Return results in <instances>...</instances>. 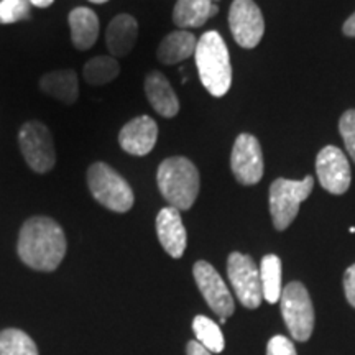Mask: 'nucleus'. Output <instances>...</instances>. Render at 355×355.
I'll use <instances>...</instances> for the list:
<instances>
[{
  "instance_id": "nucleus-7",
  "label": "nucleus",
  "mask_w": 355,
  "mask_h": 355,
  "mask_svg": "<svg viewBox=\"0 0 355 355\" xmlns=\"http://www.w3.org/2000/svg\"><path fill=\"white\" fill-rule=\"evenodd\" d=\"M19 145L25 162L35 173L43 175L55 168V141L50 128L43 122L32 121L24 123L19 132Z\"/></svg>"
},
{
  "instance_id": "nucleus-6",
  "label": "nucleus",
  "mask_w": 355,
  "mask_h": 355,
  "mask_svg": "<svg viewBox=\"0 0 355 355\" xmlns=\"http://www.w3.org/2000/svg\"><path fill=\"white\" fill-rule=\"evenodd\" d=\"M279 303H282V314L291 337L300 343H306L313 334L314 308L303 283H288L283 288Z\"/></svg>"
},
{
  "instance_id": "nucleus-2",
  "label": "nucleus",
  "mask_w": 355,
  "mask_h": 355,
  "mask_svg": "<svg viewBox=\"0 0 355 355\" xmlns=\"http://www.w3.org/2000/svg\"><path fill=\"white\" fill-rule=\"evenodd\" d=\"M194 60L206 91L214 97L227 94L232 86V64L227 44L216 30L206 32L198 40Z\"/></svg>"
},
{
  "instance_id": "nucleus-31",
  "label": "nucleus",
  "mask_w": 355,
  "mask_h": 355,
  "mask_svg": "<svg viewBox=\"0 0 355 355\" xmlns=\"http://www.w3.org/2000/svg\"><path fill=\"white\" fill-rule=\"evenodd\" d=\"M53 2H55V0H30V3H32L33 7H38V8L50 7Z\"/></svg>"
},
{
  "instance_id": "nucleus-14",
  "label": "nucleus",
  "mask_w": 355,
  "mask_h": 355,
  "mask_svg": "<svg viewBox=\"0 0 355 355\" xmlns=\"http://www.w3.org/2000/svg\"><path fill=\"white\" fill-rule=\"evenodd\" d=\"M157 235L162 247L173 259H181L188 243V235L180 211L175 207H163L157 216Z\"/></svg>"
},
{
  "instance_id": "nucleus-18",
  "label": "nucleus",
  "mask_w": 355,
  "mask_h": 355,
  "mask_svg": "<svg viewBox=\"0 0 355 355\" xmlns=\"http://www.w3.org/2000/svg\"><path fill=\"white\" fill-rule=\"evenodd\" d=\"M71 40H73L74 48L79 51H86L94 46L99 37V19L96 12L87 7H78L71 10L69 17Z\"/></svg>"
},
{
  "instance_id": "nucleus-20",
  "label": "nucleus",
  "mask_w": 355,
  "mask_h": 355,
  "mask_svg": "<svg viewBox=\"0 0 355 355\" xmlns=\"http://www.w3.org/2000/svg\"><path fill=\"white\" fill-rule=\"evenodd\" d=\"M219 7L212 0H178L173 10V21L181 30L199 28L217 15Z\"/></svg>"
},
{
  "instance_id": "nucleus-12",
  "label": "nucleus",
  "mask_w": 355,
  "mask_h": 355,
  "mask_svg": "<svg viewBox=\"0 0 355 355\" xmlns=\"http://www.w3.org/2000/svg\"><path fill=\"white\" fill-rule=\"evenodd\" d=\"M316 173L319 183L327 193L344 194L350 186V165L343 150L334 145L324 146L316 158Z\"/></svg>"
},
{
  "instance_id": "nucleus-25",
  "label": "nucleus",
  "mask_w": 355,
  "mask_h": 355,
  "mask_svg": "<svg viewBox=\"0 0 355 355\" xmlns=\"http://www.w3.org/2000/svg\"><path fill=\"white\" fill-rule=\"evenodd\" d=\"M32 3L30 0H2L0 2V24H17L20 20L30 19Z\"/></svg>"
},
{
  "instance_id": "nucleus-10",
  "label": "nucleus",
  "mask_w": 355,
  "mask_h": 355,
  "mask_svg": "<svg viewBox=\"0 0 355 355\" xmlns=\"http://www.w3.org/2000/svg\"><path fill=\"white\" fill-rule=\"evenodd\" d=\"M230 168L235 180L243 186L257 184L263 178V153L260 141L250 133H241L234 141Z\"/></svg>"
},
{
  "instance_id": "nucleus-4",
  "label": "nucleus",
  "mask_w": 355,
  "mask_h": 355,
  "mask_svg": "<svg viewBox=\"0 0 355 355\" xmlns=\"http://www.w3.org/2000/svg\"><path fill=\"white\" fill-rule=\"evenodd\" d=\"M87 188L101 206L114 212L132 209L135 196L130 184L104 162L92 163L87 170Z\"/></svg>"
},
{
  "instance_id": "nucleus-29",
  "label": "nucleus",
  "mask_w": 355,
  "mask_h": 355,
  "mask_svg": "<svg viewBox=\"0 0 355 355\" xmlns=\"http://www.w3.org/2000/svg\"><path fill=\"white\" fill-rule=\"evenodd\" d=\"M186 354L188 355H214V354H211L207 349H204L202 345L198 343V340H191V343H188Z\"/></svg>"
},
{
  "instance_id": "nucleus-22",
  "label": "nucleus",
  "mask_w": 355,
  "mask_h": 355,
  "mask_svg": "<svg viewBox=\"0 0 355 355\" xmlns=\"http://www.w3.org/2000/svg\"><path fill=\"white\" fill-rule=\"evenodd\" d=\"M121 73V64L114 56H96L84 64V81L91 86H104L112 83Z\"/></svg>"
},
{
  "instance_id": "nucleus-5",
  "label": "nucleus",
  "mask_w": 355,
  "mask_h": 355,
  "mask_svg": "<svg viewBox=\"0 0 355 355\" xmlns=\"http://www.w3.org/2000/svg\"><path fill=\"white\" fill-rule=\"evenodd\" d=\"M314 178L306 176L301 181L278 178L270 186V212L277 230H285L300 212V204L313 193Z\"/></svg>"
},
{
  "instance_id": "nucleus-9",
  "label": "nucleus",
  "mask_w": 355,
  "mask_h": 355,
  "mask_svg": "<svg viewBox=\"0 0 355 355\" xmlns=\"http://www.w3.org/2000/svg\"><path fill=\"white\" fill-rule=\"evenodd\" d=\"M229 26L235 43L252 50L261 42L265 20L254 0H234L229 10Z\"/></svg>"
},
{
  "instance_id": "nucleus-1",
  "label": "nucleus",
  "mask_w": 355,
  "mask_h": 355,
  "mask_svg": "<svg viewBox=\"0 0 355 355\" xmlns=\"http://www.w3.org/2000/svg\"><path fill=\"white\" fill-rule=\"evenodd\" d=\"M68 243L64 230L51 217L35 216L25 220L19 234L20 260L38 272H55L63 261Z\"/></svg>"
},
{
  "instance_id": "nucleus-11",
  "label": "nucleus",
  "mask_w": 355,
  "mask_h": 355,
  "mask_svg": "<svg viewBox=\"0 0 355 355\" xmlns=\"http://www.w3.org/2000/svg\"><path fill=\"white\" fill-rule=\"evenodd\" d=\"M193 275L201 295L219 318L227 319L234 313V298L227 285L209 261L199 260L193 266Z\"/></svg>"
},
{
  "instance_id": "nucleus-3",
  "label": "nucleus",
  "mask_w": 355,
  "mask_h": 355,
  "mask_svg": "<svg viewBox=\"0 0 355 355\" xmlns=\"http://www.w3.org/2000/svg\"><path fill=\"white\" fill-rule=\"evenodd\" d=\"M157 183L165 201L178 211H188L199 194V171L186 157H170L157 171Z\"/></svg>"
},
{
  "instance_id": "nucleus-21",
  "label": "nucleus",
  "mask_w": 355,
  "mask_h": 355,
  "mask_svg": "<svg viewBox=\"0 0 355 355\" xmlns=\"http://www.w3.org/2000/svg\"><path fill=\"white\" fill-rule=\"evenodd\" d=\"M260 278L261 290H263V298L270 304H275L282 298V260L277 255L270 254L261 259L260 265Z\"/></svg>"
},
{
  "instance_id": "nucleus-28",
  "label": "nucleus",
  "mask_w": 355,
  "mask_h": 355,
  "mask_svg": "<svg viewBox=\"0 0 355 355\" xmlns=\"http://www.w3.org/2000/svg\"><path fill=\"white\" fill-rule=\"evenodd\" d=\"M344 290H345V298L350 304L355 308V263L349 266L347 272L344 275Z\"/></svg>"
},
{
  "instance_id": "nucleus-15",
  "label": "nucleus",
  "mask_w": 355,
  "mask_h": 355,
  "mask_svg": "<svg viewBox=\"0 0 355 355\" xmlns=\"http://www.w3.org/2000/svg\"><path fill=\"white\" fill-rule=\"evenodd\" d=\"M144 87L155 112L165 119L176 117L180 112V99H178L176 92L173 91L165 74L159 73V71H152L150 74H146Z\"/></svg>"
},
{
  "instance_id": "nucleus-8",
  "label": "nucleus",
  "mask_w": 355,
  "mask_h": 355,
  "mask_svg": "<svg viewBox=\"0 0 355 355\" xmlns=\"http://www.w3.org/2000/svg\"><path fill=\"white\" fill-rule=\"evenodd\" d=\"M227 275L235 295L248 309L259 308L263 300L260 270L252 257L232 252L227 259Z\"/></svg>"
},
{
  "instance_id": "nucleus-16",
  "label": "nucleus",
  "mask_w": 355,
  "mask_h": 355,
  "mask_svg": "<svg viewBox=\"0 0 355 355\" xmlns=\"http://www.w3.org/2000/svg\"><path fill=\"white\" fill-rule=\"evenodd\" d=\"M139 38V24L128 13H121L110 20L105 32V43L110 51V56L117 58L127 56L135 46Z\"/></svg>"
},
{
  "instance_id": "nucleus-26",
  "label": "nucleus",
  "mask_w": 355,
  "mask_h": 355,
  "mask_svg": "<svg viewBox=\"0 0 355 355\" xmlns=\"http://www.w3.org/2000/svg\"><path fill=\"white\" fill-rule=\"evenodd\" d=\"M339 132L343 135L350 158L355 162V109H350L343 114L339 121Z\"/></svg>"
},
{
  "instance_id": "nucleus-23",
  "label": "nucleus",
  "mask_w": 355,
  "mask_h": 355,
  "mask_svg": "<svg viewBox=\"0 0 355 355\" xmlns=\"http://www.w3.org/2000/svg\"><path fill=\"white\" fill-rule=\"evenodd\" d=\"M193 331L198 343L201 344L204 349L209 350L211 354H220L222 350H224V336H222L219 324L212 321V319L206 316H196L193 321Z\"/></svg>"
},
{
  "instance_id": "nucleus-32",
  "label": "nucleus",
  "mask_w": 355,
  "mask_h": 355,
  "mask_svg": "<svg viewBox=\"0 0 355 355\" xmlns=\"http://www.w3.org/2000/svg\"><path fill=\"white\" fill-rule=\"evenodd\" d=\"M89 2H92V3H105V2H109V0H89Z\"/></svg>"
},
{
  "instance_id": "nucleus-24",
  "label": "nucleus",
  "mask_w": 355,
  "mask_h": 355,
  "mask_svg": "<svg viewBox=\"0 0 355 355\" xmlns=\"http://www.w3.org/2000/svg\"><path fill=\"white\" fill-rule=\"evenodd\" d=\"M0 355H40L38 347L26 332L6 329L0 332Z\"/></svg>"
},
{
  "instance_id": "nucleus-33",
  "label": "nucleus",
  "mask_w": 355,
  "mask_h": 355,
  "mask_svg": "<svg viewBox=\"0 0 355 355\" xmlns=\"http://www.w3.org/2000/svg\"><path fill=\"white\" fill-rule=\"evenodd\" d=\"M212 2H214V3H216V2H217V0H212Z\"/></svg>"
},
{
  "instance_id": "nucleus-30",
  "label": "nucleus",
  "mask_w": 355,
  "mask_h": 355,
  "mask_svg": "<svg viewBox=\"0 0 355 355\" xmlns=\"http://www.w3.org/2000/svg\"><path fill=\"white\" fill-rule=\"evenodd\" d=\"M343 32H344V35H347V37L355 38V12L349 17L347 20H345V24L343 26Z\"/></svg>"
},
{
  "instance_id": "nucleus-13",
  "label": "nucleus",
  "mask_w": 355,
  "mask_h": 355,
  "mask_svg": "<svg viewBox=\"0 0 355 355\" xmlns=\"http://www.w3.org/2000/svg\"><path fill=\"white\" fill-rule=\"evenodd\" d=\"M158 140V125L148 115H139L122 127L119 144L123 152L133 157H145L155 148Z\"/></svg>"
},
{
  "instance_id": "nucleus-19",
  "label": "nucleus",
  "mask_w": 355,
  "mask_h": 355,
  "mask_svg": "<svg viewBox=\"0 0 355 355\" xmlns=\"http://www.w3.org/2000/svg\"><path fill=\"white\" fill-rule=\"evenodd\" d=\"M198 40L188 30H176L166 35L157 48V58L159 63L171 66L183 63L188 58L194 56Z\"/></svg>"
},
{
  "instance_id": "nucleus-27",
  "label": "nucleus",
  "mask_w": 355,
  "mask_h": 355,
  "mask_svg": "<svg viewBox=\"0 0 355 355\" xmlns=\"http://www.w3.org/2000/svg\"><path fill=\"white\" fill-rule=\"evenodd\" d=\"M266 355H296L295 344L285 336H273L266 345Z\"/></svg>"
},
{
  "instance_id": "nucleus-17",
  "label": "nucleus",
  "mask_w": 355,
  "mask_h": 355,
  "mask_svg": "<svg viewBox=\"0 0 355 355\" xmlns=\"http://www.w3.org/2000/svg\"><path fill=\"white\" fill-rule=\"evenodd\" d=\"M40 89L46 96L63 102L66 105H73L79 97L78 74L73 69H58L43 74L40 79Z\"/></svg>"
}]
</instances>
